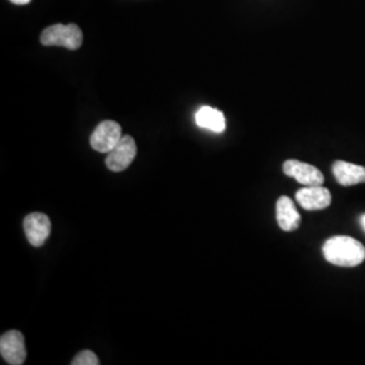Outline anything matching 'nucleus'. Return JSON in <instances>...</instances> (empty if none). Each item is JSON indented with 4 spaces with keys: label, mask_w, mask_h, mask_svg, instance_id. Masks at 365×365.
Wrapping results in <instances>:
<instances>
[{
    "label": "nucleus",
    "mask_w": 365,
    "mask_h": 365,
    "mask_svg": "<svg viewBox=\"0 0 365 365\" xmlns=\"http://www.w3.org/2000/svg\"><path fill=\"white\" fill-rule=\"evenodd\" d=\"M324 257L337 267H357L365 260L364 245L348 235H336L324 244Z\"/></svg>",
    "instance_id": "obj_1"
},
{
    "label": "nucleus",
    "mask_w": 365,
    "mask_h": 365,
    "mask_svg": "<svg viewBox=\"0 0 365 365\" xmlns=\"http://www.w3.org/2000/svg\"><path fill=\"white\" fill-rule=\"evenodd\" d=\"M41 43L43 46H64L69 51H78L83 43L81 29L75 25H53L46 27L41 34Z\"/></svg>",
    "instance_id": "obj_2"
},
{
    "label": "nucleus",
    "mask_w": 365,
    "mask_h": 365,
    "mask_svg": "<svg viewBox=\"0 0 365 365\" xmlns=\"http://www.w3.org/2000/svg\"><path fill=\"white\" fill-rule=\"evenodd\" d=\"M122 129L114 120H103L96 126L90 138L92 149L99 153H108L122 138Z\"/></svg>",
    "instance_id": "obj_3"
},
{
    "label": "nucleus",
    "mask_w": 365,
    "mask_h": 365,
    "mask_svg": "<svg viewBox=\"0 0 365 365\" xmlns=\"http://www.w3.org/2000/svg\"><path fill=\"white\" fill-rule=\"evenodd\" d=\"M137 156V145L130 135H123L111 152L107 153L106 165L113 172L128 170Z\"/></svg>",
    "instance_id": "obj_4"
},
{
    "label": "nucleus",
    "mask_w": 365,
    "mask_h": 365,
    "mask_svg": "<svg viewBox=\"0 0 365 365\" xmlns=\"http://www.w3.org/2000/svg\"><path fill=\"white\" fill-rule=\"evenodd\" d=\"M0 353L7 364H24L27 356L24 334L18 330L4 333L0 339Z\"/></svg>",
    "instance_id": "obj_5"
},
{
    "label": "nucleus",
    "mask_w": 365,
    "mask_h": 365,
    "mask_svg": "<svg viewBox=\"0 0 365 365\" xmlns=\"http://www.w3.org/2000/svg\"><path fill=\"white\" fill-rule=\"evenodd\" d=\"M24 229H25L27 241L33 247L39 248L49 238L51 230H52V223H51L48 215H45L42 212H31L24 221Z\"/></svg>",
    "instance_id": "obj_6"
},
{
    "label": "nucleus",
    "mask_w": 365,
    "mask_h": 365,
    "mask_svg": "<svg viewBox=\"0 0 365 365\" xmlns=\"http://www.w3.org/2000/svg\"><path fill=\"white\" fill-rule=\"evenodd\" d=\"M283 172L289 178H294L304 187L322 185L325 182V178L321 170H317L312 164L302 163L298 160H287L283 164Z\"/></svg>",
    "instance_id": "obj_7"
},
{
    "label": "nucleus",
    "mask_w": 365,
    "mask_h": 365,
    "mask_svg": "<svg viewBox=\"0 0 365 365\" xmlns=\"http://www.w3.org/2000/svg\"><path fill=\"white\" fill-rule=\"evenodd\" d=\"M295 197L300 207L307 211L325 210L331 205V194L322 185L300 188Z\"/></svg>",
    "instance_id": "obj_8"
},
{
    "label": "nucleus",
    "mask_w": 365,
    "mask_h": 365,
    "mask_svg": "<svg viewBox=\"0 0 365 365\" xmlns=\"http://www.w3.org/2000/svg\"><path fill=\"white\" fill-rule=\"evenodd\" d=\"M276 220L282 230L294 232L300 226V214L288 196H280L276 203Z\"/></svg>",
    "instance_id": "obj_9"
},
{
    "label": "nucleus",
    "mask_w": 365,
    "mask_h": 365,
    "mask_svg": "<svg viewBox=\"0 0 365 365\" xmlns=\"http://www.w3.org/2000/svg\"><path fill=\"white\" fill-rule=\"evenodd\" d=\"M333 173L336 180L344 187L365 182V167L356 165L352 163L336 161L333 164Z\"/></svg>",
    "instance_id": "obj_10"
},
{
    "label": "nucleus",
    "mask_w": 365,
    "mask_h": 365,
    "mask_svg": "<svg viewBox=\"0 0 365 365\" xmlns=\"http://www.w3.org/2000/svg\"><path fill=\"white\" fill-rule=\"evenodd\" d=\"M196 125L199 128L214 131V133H222L226 129V119L221 111L217 108H212L209 106L200 107L196 113Z\"/></svg>",
    "instance_id": "obj_11"
},
{
    "label": "nucleus",
    "mask_w": 365,
    "mask_h": 365,
    "mask_svg": "<svg viewBox=\"0 0 365 365\" xmlns=\"http://www.w3.org/2000/svg\"><path fill=\"white\" fill-rule=\"evenodd\" d=\"M72 365H98L99 364V359L95 353L92 351H81L78 353L73 360H72Z\"/></svg>",
    "instance_id": "obj_12"
},
{
    "label": "nucleus",
    "mask_w": 365,
    "mask_h": 365,
    "mask_svg": "<svg viewBox=\"0 0 365 365\" xmlns=\"http://www.w3.org/2000/svg\"><path fill=\"white\" fill-rule=\"evenodd\" d=\"M10 1H13L14 4H27V3H30V0H10Z\"/></svg>",
    "instance_id": "obj_13"
},
{
    "label": "nucleus",
    "mask_w": 365,
    "mask_h": 365,
    "mask_svg": "<svg viewBox=\"0 0 365 365\" xmlns=\"http://www.w3.org/2000/svg\"><path fill=\"white\" fill-rule=\"evenodd\" d=\"M361 225H363V227H364L365 230V214L361 217Z\"/></svg>",
    "instance_id": "obj_14"
}]
</instances>
